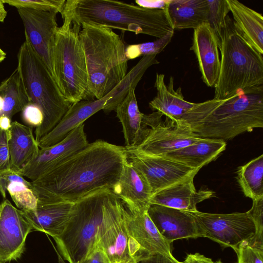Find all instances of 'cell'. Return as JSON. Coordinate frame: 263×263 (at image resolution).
<instances>
[{
    "label": "cell",
    "instance_id": "484cf974",
    "mask_svg": "<svg viewBox=\"0 0 263 263\" xmlns=\"http://www.w3.org/2000/svg\"><path fill=\"white\" fill-rule=\"evenodd\" d=\"M225 141L202 138V140L163 156L193 168L200 169L214 161L226 148Z\"/></svg>",
    "mask_w": 263,
    "mask_h": 263
},
{
    "label": "cell",
    "instance_id": "f907efd6",
    "mask_svg": "<svg viewBox=\"0 0 263 263\" xmlns=\"http://www.w3.org/2000/svg\"><path fill=\"white\" fill-rule=\"evenodd\" d=\"M0 263H5V262H2V261H0Z\"/></svg>",
    "mask_w": 263,
    "mask_h": 263
},
{
    "label": "cell",
    "instance_id": "9c48e42d",
    "mask_svg": "<svg viewBox=\"0 0 263 263\" xmlns=\"http://www.w3.org/2000/svg\"><path fill=\"white\" fill-rule=\"evenodd\" d=\"M127 208L110 189L105 199L96 245L105 252L110 263H135L125 226Z\"/></svg>",
    "mask_w": 263,
    "mask_h": 263
},
{
    "label": "cell",
    "instance_id": "bcb514c9",
    "mask_svg": "<svg viewBox=\"0 0 263 263\" xmlns=\"http://www.w3.org/2000/svg\"><path fill=\"white\" fill-rule=\"evenodd\" d=\"M4 4L2 0H0V22H4L7 15V11Z\"/></svg>",
    "mask_w": 263,
    "mask_h": 263
},
{
    "label": "cell",
    "instance_id": "d6986e66",
    "mask_svg": "<svg viewBox=\"0 0 263 263\" xmlns=\"http://www.w3.org/2000/svg\"><path fill=\"white\" fill-rule=\"evenodd\" d=\"M220 41L208 23L194 29L190 48L197 59L201 77L209 87H214L219 76L220 59Z\"/></svg>",
    "mask_w": 263,
    "mask_h": 263
},
{
    "label": "cell",
    "instance_id": "b9f144b4",
    "mask_svg": "<svg viewBox=\"0 0 263 263\" xmlns=\"http://www.w3.org/2000/svg\"><path fill=\"white\" fill-rule=\"evenodd\" d=\"M80 263H110L102 249L96 245L87 256Z\"/></svg>",
    "mask_w": 263,
    "mask_h": 263
},
{
    "label": "cell",
    "instance_id": "8992f818",
    "mask_svg": "<svg viewBox=\"0 0 263 263\" xmlns=\"http://www.w3.org/2000/svg\"><path fill=\"white\" fill-rule=\"evenodd\" d=\"M25 37L17 53V67L29 103L37 105L43 113V121L35 132L38 143L58 124L71 104L65 99L46 65Z\"/></svg>",
    "mask_w": 263,
    "mask_h": 263
},
{
    "label": "cell",
    "instance_id": "ee69618b",
    "mask_svg": "<svg viewBox=\"0 0 263 263\" xmlns=\"http://www.w3.org/2000/svg\"><path fill=\"white\" fill-rule=\"evenodd\" d=\"M185 263H214L212 260L198 253L188 254L184 260Z\"/></svg>",
    "mask_w": 263,
    "mask_h": 263
},
{
    "label": "cell",
    "instance_id": "2e32d148",
    "mask_svg": "<svg viewBox=\"0 0 263 263\" xmlns=\"http://www.w3.org/2000/svg\"><path fill=\"white\" fill-rule=\"evenodd\" d=\"M168 121L166 124L161 121L152 127L146 138L138 146L125 148L138 154L163 156L202 139L194 133L188 126L170 120Z\"/></svg>",
    "mask_w": 263,
    "mask_h": 263
},
{
    "label": "cell",
    "instance_id": "7402d4cb",
    "mask_svg": "<svg viewBox=\"0 0 263 263\" xmlns=\"http://www.w3.org/2000/svg\"><path fill=\"white\" fill-rule=\"evenodd\" d=\"M195 175L162 189L152 195L151 204H158L182 211L196 212V205L213 196L210 190L197 191L194 184Z\"/></svg>",
    "mask_w": 263,
    "mask_h": 263
},
{
    "label": "cell",
    "instance_id": "6da1fadb",
    "mask_svg": "<svg viewBox=\"0 0 263 263\" xmlns=\"http://www.w3.org/2000/svg\"><path fill=\"white\" fill-rule=\"evenodd\" d=\"M127 161L125 147L97 140L31 183L39 202L74 203L96 190H112Z\"/></svg>",
    "mask_w": 263,
    "mask_h": 263
},
{
    "label": "cell",
    "instance_id": "f35d334b",
    "mask_svg": "<svg viewBox=\"0 0 263 263\" xmlns=\"http://www.w3.org/2000/svg\"><path fill=\"white\" fill-rule=\"evenodd\" d=\"M9 130L0 128V174L9 170Z\"/></svg>",
    "mask_w": 263,
    "mask_h": 263
},
{
    "label": "cell",
    "instance_id": "ac0fdd59",
    "mask_svg": "<svg viewBox=\"0 0 263 263\" xmlns=\"http://www.w3.org/2000/svg\"><path fill=\"white\" fill-rule=\"evenodd\" d=\"M147 213L161 235L171 243L175 240L201 237L195 218L189 211L151 204Z\"/></svg>",
    "mask_w": 263,
    "mask_h": 263
},
{
    "label": "cell",
    "instance_id": "277c9868",
    "mask_svg": "<svg viewBox=\"0 0 263 263\" xmlns=\"http://www.w3.org/2000/svg\"><path fill=\"white\" fill-rule=\"evenodd\" d=\"M220 68L214 98L223 100L263 89V57L224 20L220 39Z\"/></svg>",
    "mask_w": 263,
    "mask_h": 263
},
{
    "label": "cell",
    "instance_id": "e0dca14e",
    "mask_svg": "<svg viewBox=\"0 0 263 263\" xmlns=\"http://www.w3.org/2000/svg\"><path fill=\"white\" fill-rule=\"evenodd\" d=\"M135 89V87L131 88L115 109L122 126L126 148L139 145L146 138L151 128L161 121L163 116L157 111L148 115L141 112Z\"/></svg>",
    "mask_w": 263,
    "mask_h": 263
},
{
    "label": "cell",
    "instance_id": "e575fe53",
    "mask_svg": "<svg viewBox=\"0 0 263 263\" xmlns=\"http://www.w3.org/2000/svg\"><path fill=\"white\" fill-rule=\"evenodd\" d=\"M4 4L17 8L61 13L65 0H2Z\"/></svg>",
    "mask_w": 263,
    "mask_h": 263
},
{
    "label": "cell",
    "instance_id": "1f68e13d",
    "mask_svg": "<svg viewBox=\"0 0 263 263\" xmlns=\"http://www.w3.org/2000/svg\"><path fill=\"white\" fill-rule=\"evenodd\" d=\"M7 191L20 210L33 211L36 208L38 199L31 183L26 184L21 181L11 182L7 186Z\"/></svg>",
    "mask_w": 263,
    "mask_h": 263
},
{
    "label": "cell",
    "instance_id": "9a60e30c",
    "mask_svg": "<svg viewBox=\"0 0 263 263\" xmlns=\"http://www.w3.org/2000/svg\"><path fill=\"white\" fill-rule=\"evenodd\" d=\"M88 144L84 131V124L82 123L58 143L40 148L36 156L22 170L20 175L33 181Z\"/></svg>",
    "mask_w": 263,
    "mask_h": 263
},
{
    "label": "cell",
    "instance_id": "f546056e",
    "mask_svg": "<svg viewBox=\"0 0 263 263\" xmlns=\"http://www.w3.org/2000/svg\"><path fill=\"white\" fill-rule=\"evenodd\" d=\"M237 180L245 195L253 200L263 197V155L239 167Z\"/></svg>",
    "mask_w": 263,
    "mask_h": 263
},
{
    "label": "cell",
    "instance_id": "cb8c5ba5",
    "mask_svg": "<svg viewBox=\"0 0 263 263\" xmlns=\"http://www.w3.org/2000/svg\"><path fill=\"white\" fill-rule=\"evenodd\" d=\"M164 76V74L156 73L154 86L157 89V96L149 102V106L153 110L165 115L166 119L175 122L191 109L195 103L184 99L181 87L174 89L173 77H170L166 85Z\"/></svg>",
    "mask_w": 263,
    "mask_h": 263
},
{
    "label": "cell",
    "instance_id": "4dcf8cb0",
    "mask_svg": "<svg viewBox=\"0 0 263 263\" xmlns=\"http://www.w3.org/2000/svg\"><path fill=\"white\" fill-rule=\"evenodd\" d=\"M157 55L143 56L139 62L127 73L124 79L115 87L112 97L106 103L103 110L106 112L115 110L116 106L125 97L129 89L136 87L145 72L151 66L159 62Z\"/></svg>",
    "mask_w": 263,
    "mask_h": 263
},
{
    "label": "cell",
    "instance_id": "603a6c76",
    "mask_svg": "<svg viewBox=\"0 0 263 263\" xmlns=\"http://www.w3.org/2000/svg\"><path fill=\"white\" fill-rule=\"evenodd\" d=\"M73 203L37 202L33 211H23L33 230L44 232L53 239L63 232L69 219Z\"/></svg>",
    "mask_w": 263,
    "mask_h": 263
},
{
    "label": "cell",
    "instance_id": "3957f363",
    "mask_svg": "<svg viewBox=\"0 0 263 263\" xmlns=\"http://www.w3.org/2000/svg\"><path fill=\"white\" fill-rule=\"evenodd\" d=\"M61 14L63 20L80 27L92 24L158 39L174 32L166 8L152 9L110 0H67Z\"/></svg>",
    "mask_w": 263,
    "mask_h": 263
},
{
    "label": "cell",
    "instance_id": "5bb4252c",
    "mask_svg": "<svg viewBox=\"0 0 263 263\" xmlns=\"http://www.w3.org/2000/svg\"><path fill=\"white\" fill-rule=\"evenodd\" d=\"M32 231L24 212L4 200L0 204V261L6 263L20 259L26 238Z\"/></svg>",
    "mask_w": 263,
    "mask_h": 263
},
{
    "label": "cell",
    "instance_id": "44dd1931",
    "mask_svg": "<svg viewBox=\"0 0 263 263\" xmlns=\"http://www.w3.org/2000/svg\"><path fill=\"white\" fill-rule=\"evenodd\" d=\"M115 88L100 99L83 100L71 104L66 114L53 129L39 141L40 148L53 145L93 114L103 109L114 96Z\"/></svg>",
    "mask_w": 263,
    "mask_h": 263
},
{
    "label": "cell",
    "instance_id": "4316f807",
    "mask_svg": "<svg viewBox=\"0 0 263 263\" xmlns=\"http://www.w3.org/2000/svg\"><path fill=\"white\" fill-rule=\"evenodd\" d=\"M236 28L243 37L263 54V16L236 0H226Z\"/></svg>",
    "mask_w": 263,
    "mask_h": 263
},
{
    "label": "cell",
    "instance_id": "74e56055",
    "mask_svg": "<svg viewBox=\"0 0 263 263\" xmlns=\"http://www.w3.org/2000/svg\"><path fill=\"white\" fill-rule=\"evenodd\" d=\"M22 118L28 124L39 127L44 120V115L41 109L36 104L29 103L22 110Z\"/></svg>",
    "mask_w": 263,
    "mask_h": 263
},
{
    "label": "cell",
    "instance_id": "ffe728a7",
    "mask_svg": "<svg viewBox=\"0 0 263 263\" xmlns=\"http://www.w3.org/2000/svg\"><path fill=\"white\" fill-rule=\"evenodd\" d=\"M111 190L130 212L147 211L151 204L152 193L147 179L128 160L118 182Z\"/></svg>",
    "mask_w": 263,
    "mask_h": 263
},
{
    "label": "cell",
    "instance_id": "ab89813d",
    "mask_svg": "<svg viewBox=\"0 0 263 263\" xmlns=\"http://www.w3.org/2000/svg\"><path fill=\"white\" fill-rule=\"evenodd\" d=\"M13 181H21L26 184L31 183L27 181L24 177L10 170L0 174V193L3 198L6 197L8 185Z\"/></svg>",
    "mask_w": 263,
    "mask_h": 263
},
{
    "label": "cell",
    "instance_id": "8d00e7d4",
    "mask_svg": "<svg viewBox=\"0 0 263 263\" xmlns=\"http://www.w3.org/2000/svg\"><path fill=\"white\" fill-rule=\"evenodd\" d=\"M237 263H263V250L251 246L248 241H243L235 252Z\"/></svg>",
    "mask_w": 263,
    "mask_h": 263
},
{
    "label": "cell",
    "instance_id": "7dc6e473",
    "mask_svg": "<svg viewBox=\"0 0 263 263\" xmlns=\"http://www.w3.org/2000/svg\"><path fill=\"white\" fill-rule=\"evenodd\" d=\"M6 53L0 48V62H2L6 58Z\"/></svg>",
    "mask_w": 263,
    "mask_h": 263
},
{
    "label": "cell",
    "instance_id": "60d3db41",
    "mask_svg": "<svg viewBox=\"0 0 263 263\" xmlns=\"http://www.w3.org/2000/svg\"><path fill=\"white\" fill-rule=\"evenodd\" d=\"M135 263H185V262L184 261L180 262L177 260H173L160 253H155L139 256L136 259Z\"/></svg>",
    "mask_w": 263,
    "mask_h": 263
},
{
    "label": "cell",
    "instance_id": "d6a6232c",
    "mask_svg": "<svg viewBox=\"0 0 263 263\" xmlns=\"http://www.w3.org/2000/svg\"><path fill=\"white\" fill-rule=\"evenodd\" d=\"M174 32L167 33L156 41L138 44L129 45L125 48L127 60L135 59L141 55H157L161 52L171 42Z\"/></svg>",
    "mask_w": 263,
    "mask_h": 263
},
{
    "label": "cell",
    "instance_id": "f1b7e54d",
    "mask_svg": "<svg viewBox=\"0 0 263 263\" xmlns=\"http://www.w3.org/2000/svg\"><path fill=\"white\" fill-rule=\"evenodd\" d=\"M0 96L3 106L0 112L11 119L29 103L17 67L0 84Z\"/></svg>",
    "mask_w": 263,
    "mask_h": 263
},
{
    "label": "cell",
    "instance_id": "836d02e7",
    "mask_svg": "<svg viewBox=\"0 0 263 263\" xmlns=\"http://www.w3.org/2000/svg\"><path fill=\"white\" fill-rule=\"evenodd\" d=\"M206 1L208 5V23L220 41L225 18L230 12L228 4L226 0Z\"/></svg>",
    "mask_w": 263,
    "mask_h": 263
},
{
    "label": "cell",
    "instance_id": "7a4b0ae2",
    "mask_svg": "<svg viewBox=\"0 0 263 263\" xmlns=\"http://www.w3.org/2000/svg\"><path fill=\"white\" fill-rule=\"evenodd\" d=\"M177 122L188 126L200 138L223 141L262 128L263 89L195 103Z\"/></svg>",
    "mask_w": 263,
    "mask_h": 263
},
{
    "label": "cell",
    "instance_id": "30bf717a",
    "mask_svg": "<svg viewBox=\"0 0 263 263\" xmlns=\"http://www.w3.org/2000/svg\"><path fill=\"white\" fill-rule=\"evenodd\" d=\"M193 216L201 237H206L235 252L243 241L254 237L256 228L248 212L213 214L190 212Z\"/></svg>",
    "mask_w": 263,
    "mask_h": 263
},
{
    "label": "cell",
    "instance_id": "5b68a950",
    "mask_svg": "<svg viewBox=\"0 0 263 263\" xmlns=\"http://www.w3.org/2000/svg\"><path fill=\"white\" fill-rule=\"evenodd\" d=\"M79 37L84 50L90 99H100L112 90L127 73L125 45L112 29L84 24Z\"/></svg>",
    "mask_w": 263,
    "mask_h": 263
},
{
    "label": "cell",
    "instance_id": "7c38bea8",
    "mask_svg": "<svg viewBox=\"0 0 263 263\" xmlns=\"http://www.w3.org/2000/svg\"><path fill=\"white\" fill-rule=\"evenodd\" d=\"M126 152L128 161L140 170L147 179L152 195L177 182L195 176L200 170L164 156H148L127 150Z\"/></svg>",
    "mask_w": 263,
    "mask_h": 263
},
{
    "label": "cell",
    "instance_id": "681fc988",
    "mask_svg": "<svg viewBox=\"0 0 263 263\" xmlns=\"http://www.w3.org/2000/svg\"><path fill=\"white\" fill-rule=\"evenodd\" d=\"M214 263H222L220 260H217L216 262H214Z\"/></svg>",
    "mask_w": 263,
    "mask_h": 263
},
{
    "label": "cell",
    "instance_id": "83f0119b",
    "mask_svg": "<svg viewBox=\"0 0 263 263\" xmlns=\"http://www.w3.org/2000/svg\"><path fill=\"white\" fill-rule=\"evenodd\" d=\"M166 9L174 30L195 29L208 22L206 0H170Z\"/></svg>",
    "mask_w": 263,
    "mask_h": 263
},
{
    "label": "cell",
    "instance_id": "4fadbf2b",
    "mask_svg": "<svg viewBox=\"0 0 263 263\" xmlns=\"http://www.w3.org/2000/svg\"><path fill=\"white\" fill-rule=\"evenodd\" d=\"M125 226L129 237V246L132 256L155 253L177 260L171 252V243L159 233L149 217L147 210L130 212L128 209L125 216Z\"/></svg>",
    "mask_w": 263,
    "mask_h": 263
},
{
    "label": "cell",
    "instance_id": "52a82bcc",
    "mask_svg": "<svg viewBox=\"0 0 263 263\" xmlns=\"http://www.w3.org/2000/svg\"><path fill=\"white\" fill-rule=\"evenodd\" d=\"M80 26L63 20L55 36L54 80L65 99L72 104L90 99L84 50L79 37Z\"/></svg>",
    "mask_w": 263,
    "mask_h": 263
},
{
    "label": "cell",
    "instance_id": "c3c4849f",
    "mask_svg": "<svg viewBox=\"0 0 263 263\" xmlns=\"http://www.w3.org/2000/svg\"><path fill=\"white\" fill-rule=\"evenodd\" d=\"M3 106V98L0 96V112L2 110Z\"/></svg>",
    "mask_w": 263,
    "mask_h": 263
},
{
    "label": "cell",
    "instance_id": "ba28073f",
    "mask_svg": "<svg viewBox=\"0 0 263 263\" xmlns=\"http://www.w3.org/2000/svg\"><path fill=\"white\" fill-rule=\"evenodd\" d=\"M110 190H96L73 203L63 232L54 238L59 252L69 263H80L95 248L104 202Z\"/></svg>",
    "mask_w": 263,
    "mask_h": 263
},
{
    "label": "cell",
    "instance_id": "f6af8a7d",
    "mask_svg": "<svg viewBox=\"0 0 263 263\" xmlns=\"http://www.w3.org/2000/svg\"><path fill=\"white\" fill-rule=\"evenodd\" d=\"M11 126V119L5 115L0 116V128L5 130H9Z\"/></svg>",
    "mask_w": 263,
    "mask_h": 263
},
{
    "label": "cell",
    "instance_id": "7bdbcfd3",
    "mask_svg": "<svg viewBox=\"0 0 263 263\" xmlns=\"http://www.w3.org/2000/svg\"><path fill=\"white\" fill-rule=\"evenodd\" d=\"M170 0L162 1H136L137 5L152 9H165L167 8Z\"/></svg>",
    "mask_w": 263,
    "mask_h": 263
},
{
    "label": "cell",
    "instance_id": "d4e9b609",
    "mask_svg": "<svg viewBox=\"0 0 263 263\" xmlns=\"http://www.w3.org/2000/svg\"><path fill=\"white\" fill-rule=\"evenodd\" d=\"M9 170L19 175L36 156L40 147L31 128L17 121L9 129Z\"/></svg>",
    "mask_w": 263,
    "mask_h": 263
},
{
    "label": "cell",
    "instance_id": "8fae6325",
    "mask_svg": "<svg viewBox=\"0 0 263 263\" xmlns=\"http://www.w3.org/2000/svg\"><path fill=\"white\" fill-rule=\"evenodd\" d=\"M25 28V35L54 80L53 48L59 28L54 12L17 8Z\"/></svg>",
    "mask_w": 263,
    "mask_h": 263
},
{
    "label": "cell",
    "instance_id": "d590c367",
    "mask_svg": "<svg viewBox=\"0 0 263 263\" xmlns=\"http://www.w3.org/2000/svg\"><path fill=\"white\" fill-rule=\"evenodd\" d=\"M252 201V208L248 212L253 220L256 231L248 242L253 247L263 249V197Z\"/></svg>",
    "mask_w": 263,
    "mask_h": 263
}]
</instances>
